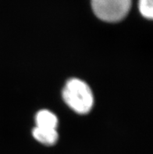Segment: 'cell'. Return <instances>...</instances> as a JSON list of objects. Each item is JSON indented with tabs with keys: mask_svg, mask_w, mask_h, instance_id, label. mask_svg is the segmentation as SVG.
Wrapping results in <instances>:
<instances>
[{
	"mask_svg": "<svg viewBox=\"0 0 153 154\" xmlns=\"http://www.w3.org/2000/svg\"><path fill=\"white\" fill-rule=\"evenodd\" d=\"M63 98L73 110L81 114L88 113L94 103L90 87L78 78H72L66 82L63 90Z\"/></svg>",
	"mask_w": 153,
	"mask_h": 154,
	"instance_id": "6da1fadb",
	"label": "cell"
},
{
	"mask_svg": "<svg viewBox=\"0 0 153 154\" xmlns=\"http://www.w3.org/2000/svg\"><path fill=\"white\" fill-rule=\"evenodd\" d=\"M91 6L95 15L101 20L117 22L128 14L131 0H91Z\"/></svg>",
	"mask_w": 153,
	"mask_h": 154,
	"instance_id": "7a4b0ae2",
	"label": "cell"
},
{
	"mask_svg": "<svg viewBox=\"0 0 153 154\" xmlns=\"http://www.w3.org/2000/svg\"><path fill=\"white\" fill-rule=\"evenodd\" d=\"M32 135L34 138L39 143L46 146H52L57 142L59 138L56 129L42 128L35 127L33 129Z\"/></svg>",
	"mask_w": 153,
	"mask_h": 154,
	"instance_id": "3957f363",
	"label": "cell"
},
{
	"mask_svg": "<svg viewBox=\"0 0 153 154\" xmlns=\"http://www.w3.org/2000/svg\"><path fill=\"white\" fill-rule=\"evenodd\" d=\"M35 121L37 125L36 127L42 128L56 129L58 125V119L56 116L47 109L40 110L36 114Z\"/></svg>",
	"mask_w": 153,
	"mask_h": 154,
	"instance_id": "277c9868",
	"label": "cell"
},
{
	"mask_svg": "<svg viewBox=\"0 0 153 154\" xmlns=\"http://www.w3.org/2000/svg\"><path fill=\"white\" fill-rule=\"evenodd\" d=\"M138 8L144 17L151 20L153 17V0H139Z\"/></svg>",
	"mask_w": 153,
	"mask_h": 154,
	"instance_id": "5b68a950",
	"label": "cell"
}]
</instances>
